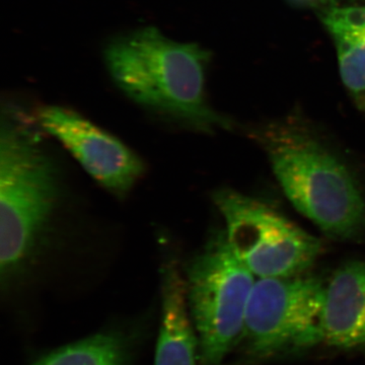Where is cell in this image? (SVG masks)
<instances>
[{
  "instance_id": "3957f363",
  "label": "cell",
  "mask_w": 365,
  "mask_h": 365,
  "mask_svg": "<svg viewBox=\"0 0 365 365\" xmlns=\"http://www.w3.org/2000/svg\"><path fill=\"white\" fill-rule=\"evenodd\" d=\"M276 179L302 215L333 239L350 241L365 232V198L339 157L306 129L273 124L259 132Z\"/></svg>"
},
{
  "instance_id": "9c48e42d",
  "label": "cell",
  "mask_w": 365,
  "mask_h": 365,
  "mask_svg": "<svg viewBox=\"0 0 365 365\" xmlns=\"http://www.w3.org/2000/svg\"><path fill=\"white\" fill-rule=\"evenodd\" d=\"M162 322L155 365H197L199 342L188 314L186 281L176 262L163 267Z\"/></svg>"
},
{
  "instance_id": "52a82bcc",
  "label": "cell",
  "mask_w": 365,
  "mask_h": 365,
  "mask_svg": "<svg viewBox=\"0 0 365 365\" xmlns=\"http://www.w3.org/2000/svg\"><path fill=\"white\" fill-rule=\"evenodd\" d=\"M35 118L42 130L63 144L83 170L114 195H126L143 176V160L133 151L78 113L46 106Z\"/></svg>"
},
{
  "instance_id": "277c9868",
  "label": "cell",
  "mask_w": 365,
  "mask_h": 365,
  "mask_svg": "<svg viewBox=\"0 0 365 365\" xmlns=\"http://www.w3.org/2000/svg\"><path fill=\"white\" fill-rule=\"evenodd\" d=\"M185 281L200 365H222L242 337L255 276L235 256L222 230L190 261Z\"/></svg>"
},
{
  "instance_id": "5b68a950",
  "label": "cell",
  "mask_w": 365,
  "mask_h": 365,
  "mask_svg": "<svg viewBox=\"0 0 365 365\" xmlns=\"http://www.w3.org/2000/svg\"><path fill=\"white\" fill-rule=\"evenodd\" d=\"M213 201L230 248L257 277L302 275L323 251L319 239L268 204L232 189L218 190Z\"/></svg>"
},
{
  "instance_id": "8992f818",
  "label": "cell",
  "mask_w": 365,
  "mask_h": 365,
  "mask_svg": "<svg viewBox=\"0 0 365 365\" xmlns=\"http://www.w3.org/2000/svg\"><path fill=\"white\" fill-rule=\"evenodd\" d=\"M325 292L319 278L304 274L256 281L242 332L252 355L268 359L324 341Z\"/></svg>"
},
{
  "instance_id": "6da1fadb",
  "label": "cell",
  "mask_w": 365,
  "mask_h": 365,
  "mask_svg": "<svg viewBox=\"0 0 365 365\" xmlns=\"http://www.w3.org/2000/svg\"><path fill=\"white\" fill-rule=\"evenodd\" d=\"M104 59L118 88L137 104L197 130L232 126L208 104L209 53L200 46L177 42L155 26H145L115 38L106 47Z\"/></svg>"
},
{
  "instance_id": "7a4b0ae2",
  "label": "cell",
  "mask_w": 365,
  "mask_h": 365,
  "mask_svg": "<svg viewBox=\"0 0 365 365\" xmlns=\"http://www.w3.org/2000/svg\"><path fill=\"white\" fill-rule=\"evenodd\" d=\"M61 198L56 163L25 116L7 108L0 130V272L19 277L37 259Z\"/></svg>"
},
{
  "instance_id": "8fae6325",
  "label": "cell",
  "mask_w": 365,
  "mask_h": 365,
  "mask_svg": "<svg viewBox=\"0 0 365 365\" xmlns=\"http://www.w3.org/2000/svg\"><path fill=\"white\" fill-rule=\"evenodd\" d=\"M34 365H128V356L121 338L98 334L60 348Z\"/></svg>"
},
{
  "instance_id": "ba28073f",
  "label": "cell",
  "mask_w": 365,
  "mask_h": 365,
  "mask_svg": "<svg viewBox=\"0 0 365 365\" xmlns=\"http://www.w3.org/2000/svg\"><path fill=\"white\" fill-rule=\"evenodd\" d=\"M323 334L334 347L365 350V262L345 264L326 285Z\"/></svg>"
},
{
  "instance_id": "30bf717a",
  "label": "cell",
  "mask_w": 365,
  "mask_h": 365,
  "mask_svg": "<svg viewBox=\"0 0 365 365\" xmlns=\"http://www.w3.org/2000/svg\"><path fill=\"white\" fill-rule=\"evenodd\" d=\"M323 21L335 44L343 83L365 111V6L336 7Z\"/></svg>"
}]
</instances>
